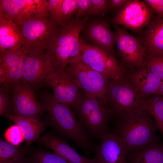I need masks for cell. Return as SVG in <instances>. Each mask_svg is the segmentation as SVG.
Here are the masks:
<instances>
[{"label": "cell", "mask_w": 163, "mask_h": 163, "mask_svg": "<svg viewBox=\"0 0 163 163\" xmlns=\"http://www.w3.org/2000/svg\"><path fill=\"white\" fill-rule=\"evenodd\" d=\"M77 7V0H63L62 5L63 27L74 18L73 16L76 12Z\"/></svg>", "instance_id": "cell-28"}, {"label": "cell", "mask_w": 163, "mask_h": 163, "mask_svg": "<svg viewBox=\"0 0 163 163\" xmlns=\"http://www.w3.org/2000/svg\"><path fill=\"white\" fill-rule=\"evenodd\" d=\"M27 152L25 148L0 140V163H14Z\"/></svg>", "instance_id": "cell-23"}, {"label": "cell", "mask_w": 163, "mask_h": 163, "mask_svg": "<svg viewBox=\"0 0 163 163\" xmlns=\"http://www.w3.org/2000/svg\"><path fill=\"white\" fill-rule=\"evenodd\" d=\"M19 27L28 53L43 52L47 49L59 28L50 18L32 17Z\"/></svg>", "instance_id": "cell-5"}, {"label": "cell", "mask_w": 163, "mask_h": 163, "mask_svg": "<svg viewBox=\"0 0 163 163\" xmlns=\"http://www.w3.org/2000/svg\"><path fill=\"white\" fill-rule=\"evenodd\" d=\"M65 71L84 92L107 103L109 82L104 75L83 63L80 59L70 63Z\"/></svg>", "instance_id": "cell-7"}, {"label": "cell", "mask_w": 163, "mask_h": 163, "mask_svg": "<svg viewBox=\"0 0 163 163\" xmlns=\"http://www.w3.org/2000/svg\"><path fill=\"white\" fill-rule=\"evenodd\" d=\"M152 95L146 99V110L153 117L163 138V95Z\"/></svg>", "instance_id": "cell-24"}, {"label": "cell", "mask_w": 163, "mask_h": 163, "mask_svg": "<svg viewBox=\"0 0 163 163\" xmlns=\"http://www.w3.org/2000/svg\"><path fill=\"white\" fill-rule=\"evenodd\" d=\"M14 163H38L32 156L26 157L24 156Z\"/></svg>", "instance_id": "cell-35"}, {"label": "cell", "mask_w": 163, "mask_h": 163, "mask_svg": "<svg viewBox=\"0 0 163 163\" xmlns=\"http://www.w3.org/2000/svg\"><path fill=\"white\" fill-rule=\"evenodd\" d=\"M129 0H107L109 9L118 11L122 8Z\"/></svg>", "instance_id": "cell-34"}, {"label": "cell", "mask_w": 163, "mask_h": 163, "mask_svg": "<svg viewBox=\"0 0 163 163\" xmlns=\"http://www.w3.org/2000/svg\"><path fill=\"white\" fill-rule=\"evenodd\" d=\"M152 14V11L144 1L129 0L117 11L111 23L138 31L148 26L153 18Z\"/></svg>", "instance_id": "cell-11"}, {"label": "cell", "mask_w": 163, "mask_h": 163, "mask_svg": "<svg viewBox=\"0 0 163 163\" xmlns=\"http://www.w3.org/2000/svg\"><path fill=\"white\" fill-rule=\"evenodd\" d=\"M6 117L21 129L27 146L37 140L44 129V125L39 120L20 117L14 114H8Z\"/></svg>", "instance_id": "cell-22"}, {"label": "cell", "mask_w": 163, "mask_h": 163, "mask_svg": "<svg viewBox=\"0 0 163 163\" xmlns=\"http://www.w3.org/2000/svg\"><path fill=\"white\" fill-rule=\"evenodd\" d=\"M45 84L52 88L53 96L56 101L69 106L76 113L82 89L70 75L65 71L54 72L49 76Z\"/></svg>", "instance_id": "cell-10"}, {"label": "cell", "mask_w": 163, "mask_h": 163, "mask_svg": "<svg viewBox=\"0 0 163 163\" xmlns=\"http://www.w3.org/2000/svg\"><path fill=\"white\" fill-rule=\"evenodd\" d=\"M152 11L157 16L163 17V0H145L144 1Z\"/></svg>", "instance_id": "cell-33"}, {"label": "cell", "mask_w": 163, "mask_h": 163, "mask_svg": "<svg viewBox=\"0 0 163 163\" xmlns=\"http://www.w3.org/2000/svg\"><path fill=\"white\" fill-rule=\"evenodd\" d=\"M143 43L146 53H163V17L153 18L147 26Z\"/></svg>", "instance_id": "cell-20"}, {"label": "cell", "mask_w": 163, "mask_h": 163, "mask_svg": "<svg viewBox=\"0 0 163 163\" xmlns=\"http://www.w3.org/2000/svg\"><path fill=\"white\" fill-rule=\"evenodd\" d=\"M54 72L46 52L28 53L24 61L22 81L31 86H38Z\"/></svg>", "instance_id": "cell-13"}, {"label": "cell", "mask_w": 163, "mask_h": 163, "mask_svg": "<svg viewBox=\"0 0 163 163\" xmlns=\"http://www.w3.org/2000/svg\"><path fill=\"white\" fill-rule=\"evenodd\" d=\"M4 136L7 141L16 145H18L25 140L23 133L17 125H12L6 130Z\"/></svg>", "instance_id": "cell-29"}, {"label": "cell", "mask_w": 163, "mask_h": 163, "mask_svg": "<svg viewBox=\"0 0 163 163\" xmlns=\"http://www.w3.org/2000/svg\"><path fill=\"white\" fill-rule=\"evenodd\" d=\"M109 10L106 0H91L89 15H96L106 14Z\"/></svg>", "instance_id": "cell-30"}, {"label": "cell", "mask_w": 163, "mask_h": 163, "mask_svg": "<svg viewBox=\"0 0 163 163\" xmlns=\"http://www.w3.org/2000/svg\"><path fill=\"white\" fill-rule=\"evenodd\" d=\"M127 163H163V142L137 149L127 155Z\"/></svg>", "instance_id": "cell-21"}, {"label": "cell", "mask_w": 163, "mask_h": 163, "mask_svg": "<svg viewBox=\"0 0 163 163\" xmlns=\"http://www.w3.org/2000/svg\"><path fill=\"white\" fill-rule=\"evenodd\" d=\"M9 102L8 94L6 90L1 88L0 91V114L6 116L8 113Z\"/></svg>", "instance_id": "cell-32"}, {"label": "cell", "mask_w": 163, "mask_h": 163, "mask_svg": "<svg viewBox=\"0 0 163 163\" xmlns=\"http://www.w3.org/2000/svg\"><path fill=\"white\" fill-rule=\"evenodd\" d=\"M63 0H47L50 18L60 27H63L62 5Z\"/></svg>", "instance_id": "cell-26"}, {"label": "cell", "mask_w": 163, "mask_h": 163, "mask_svg": "<svg viewBox=\"0 0 163 163\" xmlns=\"http://www.w3.org/2000/svg\"><path fill=\"white\" fill-rule=\"evenodd\" d=\"M118 119L114 131L124 140L127 155L139 148L159 142L158 127L147 110Z\"/></svg>", "instance_id": "cell-2"}, {"label": "cell", "mask_w": 163, "mask_h": 163, "mask_svg": "<svg viewBox=\"0 0 163 163\" xmlns=\"http://www.w3.org/2000/svg\"><path fill=\"white\" fill-rule=\"evenodd\" d=\"M145 63L148 71L155 75L163 81V53H146Z\"/></svg>", "instance_id": "cell-25"}, {"label": "cell", "mask_w": 163, "mask_h": 163, "mask_svg": "<svg viewBox=\"0 0 163 163\" xmlns=\"http://www.w3.org/2000/svg\"><path fill=\"white\" fill-rule=\"evenodd\" d=\"M107 102L113 116L119 119L146 110L147 100L137 92L129 81L123 78L109 82Z\"/></svg>", "instance_id": "cell-3"}, {"label": "cell", "mask_w": 163, "mask_h": 163, "mask_svg": "<svg viewBox=\"0 0 163 163\" xmlns=\"http://www.w3.org/2000/svg\"><path fill=\"white\" fill-rule=\"evenodd\" d=\"M77 10L75 18L81 19L89 15L90 10L91 0H77Z\"/></svg>", "instance_id": "cell-31"}, {"label": "cell", "mask_w": 163, "mask_h": 163, "mask_svg": "<svg viewBox=\"0 0 163 163\" xmlns=\"http://www.w3.org/2000/svg\"><path fill=\"white\" fill-rule=\"evenodd\" d=\"M81 31L88 41L113 56L115 35L107 21L102 19L96 18L89 21L88 19Z\"/></svg>", "instance_id": "cell-14"}, {"label": "cell", "mask_w": 163, "mask_h": 163, "mask_svg": "<svg viewBox=\"0 0 163 163\" xmlns=\"http://www.w3.org/2000/svg\"><path fill=\"white\" fill-rule=\"evenodd\" d=\"M155 94H161L163 95V81H162L158 91Z\"/></svg>", "instance_id": "cell-36"}, {"label": "cell", "mask_w": 163, "mask_h": 163, "mask_svg": "<svg viewBox=\"0 0 163 163\" xmlns=\"http://www.w3.org/2000/svg\"><path fill=\"white\" fill-rule=\"evenodd\" d=\"M18 25L0 15V53L24 47Z\"/></svg>", "instance_id": "cell-19"}, {"label": "cell", "mask_w": 163, "mask_h": 163, "mask_svg": "<svg viewBox=\"0 0 163 163\" xmlns=\"http://www.w3.org/2000/svg\"><path fill=\"white\" fill-rule=\"evenodd\" d=\"M41 99L53 127L62 135L73 141L84 151L88 152L92 145L90 138L71 108L57 101L49 93H44Z\"/></svg>", "instance_id": "cell-1"}, {"label": "cell", "mask_w": 163, "mask_h": 163, "mask_svg": "<svg viewBox=\"0 0 163 163\" xmlns=\"http://www.w3.org/2000/svg\"><path fill=\"white\" fill-rule=\"evenodd\" d=\"M88 18V15L81 19L74 18L65 27H60L48 47L69 56L72 62L79 59V35Z\"/></svg>", "instance_id": "cell-8"}, {"label": "cell", "mask_w": 163, "mask_h": 163, "mask_svg": "<svg viewBox=\"0 0 163 163\" xmlns=\"http://www.w3.org/2000/svg\"><path fill=\"white\" fill-rule=\"evenodd\" d=\"M31 156L38 163H70L55 152L38 151Z\"/></svg>", "instance_id": "cell-27"}, {"label": "cell", "mask_w": 163, "mask_h": 163, "mask_svg": "<svg viewBox=\"0 0 163 163\" xmlns=\"http://www.w3.org/2000/svg\"><path fill=\"white\" fill-rule=\"evenodd\" d=\"M114 28L116 44L123 62L130 68L146 67V53L143 42L119 26L114 25Z\"/></svg>", "instance_id": "cell-9"}, {"label": "cell", "mask_w": 163, "mask_h": 163, "mask_svg": "<svg viewBox=\"0 0 163 163\" xmlns=\"http://www.w3.org/2000/svg\"><path fill=\"white\" fill-rule=\"evenodd\" d=\"M129 81L142 96L156 94L162 81L157 76L147 70L146 67L138 69L129 75Z\"/></svg>", "instance_id": "cell-18"}, {"label": "cell", "mask_w": 163, "mask_h": 163, "mask_svg": "<svg viewBox=\"0 0 163 163\" xmlns=\"http://www.w3.org/2000/svg\"><path fill=\"white\" fill-rule=\"evenodd\" d=\"M76 113L83 126L94 136L99 138L109 131V121L113 116L107 103L84 92Z\"/></svg>", "instance_id": "cell-4"}, {"label": "cell", "mask_w": 163, "mask_h": 163, "mask_svg": "<svg viewBox=\"0 0 163 163\" xmlns=\"http://www.w3.org/2000/svg\"><path fill=\"white\" fill-rule=\"evenodd\" d=\"M95 163H127V155L123 139L114 131H109L99 138Z\"/></svg>", "instance_id": "cell-15"}, {"label": "cell", "mask_w": 163, "mask_h": 163, "mask_svg": "<svg viewBox=\"0 0 163 163\" xmlns=\"http://www.w3.org/2000/svg\"><path fill=\"white\" fill-rule=\"evenodd\" d=\"M41 145L53 150L70 163H95L78 153L66 141L52 133L40 137L37 140Z\"/></svg>", "instance_id": "cell-17"}, {"label": "cell", "mask_w": 163, "mask_h": 163, "mask_svg": "<svg viewBox=\"0 0 163 163\" xmlns=\"http://www.w3.org/2000/svg\"><path fill=\"white\" fill-rule=\"evenodd\" d=\"M27 51L24 47L0 53V82L5 86L22 79L24 61Z\"/></svg>", "instance_id": "cell-16"}, {"label": "cell", "mask_w": 163, "mask_h": 163, "mask_svg": "<svg viewBox=\"0 0 163 163\" xmlns=\"http://www.w3.org/2000/svg\"><path fill=\"white\" fill-rule=\"evenodd\" d=\"M12 95L14 114L16 115L39 120L46 110L36 98L32 86L27 83L22 81L16 83Z\"/></svg>", "instance_id": "cell-12"}, {"label": "cell", "mask_w": 163, "mask_h": 163, "mask_svg": "<svg viewBox=\"0 0 163 163\" xmlns=\"http://www.w3.org/2000/svg\"><path fill=\"white\" fill-rule=\"evenodd\" d=\"M80 60L85 65L110 81L124 78L125 68L115 58L100 48L87 43L80 37Z\"/></svg>", "instance_id": "cell-6"}]
</instances>
